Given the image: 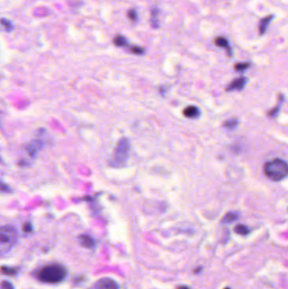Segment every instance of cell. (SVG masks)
Returning a JSON list of instances; mask_svg holds the SVG:
<instances>
[{
  "mask_svg": "<svg viewBox=\"0 0 288 289\" xmlns=\"http://www.w3.org/2000/svg\"><path fill=\"white\" fill-rule=\"evenodd\" d=\"M239 213L235 212H228V214L225 215L223 218H222V224H232L234 223V221H236L239 218Z\"/></svg>",
  "mask_w": 288,
  "mask_h": 289,
  "instance_id": "cell-9",
  "label": "cell"
},
{
  "mask_svg": "<svg viewBox=\"0 0 288 289\" xmlns=\"http://www.w3.org/2000/svg\"><path fill=\"white\" fill-rule=\"evenodd\" d=\"M113 43H114L116 46L118 47L126 46L128 44L127 39L124 38V36H121V35H118V36L115 37L113 39Z\"/></svg>",
  "mask_w": 288,
  "mask_h": 289,
  "instance_id": "cell-12",
  "label": "cell"
},
{
  "mask_svg": "<svg viewBox=\"0 0 288 289\" xmlns=\"http://www.w3.org/2000/svg\"><path fill=\"white\" fill-rule=\"evenodd\" d=\"M264 171L265 175L271 180H283V178L288 177V164L284 160L276 158L265 164Z\"/></svg>",
  "mask_w": 288,
  "mask_h": 289,
  "instance_id": "cell-2",
  "label": "cell"
},
{
  "mask_svg": "<svg viewBox=\"0 0 288 289\" xmlns=\"http://www.w3.org/2000/svg\"><path fill=\"white\" fill-rule=\"evenodd\" d=\"M81 245L86 248H92L94 246V240L88 235H81L80 237Z\"/></svg>",
  "mask_w": 288,
  "mask_h": 289,
  "instance_id": "cell-11",
  "label": "cell"
},
{
  "mask_svg": "<svg viewBox=\"0 0 288 289\" xmlns=\"http://www.w3.org/2000/svg\"><path fill=\"white\" fill-rule=\"evenodd\" d=\"M2 24H3V26H4L6 30L9 32L13 29V25H12L11 22L6 19H2Z\"/></svg>",
  "mask_w": 288,
  "mask_h": 289,
  "instance_id": "cell-19",
  "label": "cell"
},
{
  "mask_svg": "<svg viewBox=\"0 0 288 289\" xmlns=\"http://www.w3.org/2000/svg\"><path fill=\"white\" fill-rule=\"evenodd\" d=\"M130 142L127 139H122L116 147L114 155L112 157V164L115 167L124 166L127 163L130 155Z\"/></svg>",
  "mask_w": 288,
  "mask_h": 289,
  "instance_id": "cell-4",
  "label": "cell"
},
{
  "mask_svg": "<svg viewBox=\"0 0 288 289\" xmlns=\"http://www.w3.org/2000/svg\"><path fill=\"white\" fill-rule=\"evenodd\" d=\"M17 238V232L12 227L3 226L0 231V254L3 256L14 246Z\"/></svg>",
  "mask_w": 288,
  "mask_h": 289,
  "instance_id": "cell-3",
  "label": "cell"
},
{
  "mask_svg": "<svg viewBox=\"0 0 288 289\" xmlns=\"http://www.w3.org/2000/svg\"></svg>",
  "mask_w": 288,
  "mask_h": 289,
  "instance_id": "cell-24",
  "label": "cell"
},
{
  "mask_svg": "<svg viewBox=\"0 0 288 289\" xmlns=\"http://www.w3.org/2000/svg\"><path fill=\"white\" fill-rule=\"evenodd\" d=\"M249 66H250L249 63H239L235 65V69L238 71H244L249 68Z\"/></svg>",
  "mask_w": 288,
  "mask_h": 289,
  "instance_id": "cell-16",
  "label": "cell"
},
{
  "mask_svg": "<svg viewBox=\"0 0 288 289\" xmlns=\"http://www.w3.org/2000/svg\"><path fill=\"white\" fill-rule=\"evenodd\" d=\"M247 83V79L245 77H240L233 80L227 88V91H241Z\"/></svg>",
  "mask_w": 288,
  "mask_h": 289,
  "instance_id": "cell-6",
  "label": "cell"
},
{
  "mask_svg": "<svg viewBox=\"0 0 288 289\" xmlns=\"http://www.w3.org/2000/svg\"><path fill=\"white\" fill-rule=\"evenodd\" d=\"M2 272L5 274H10V275H13L15 273V269H10V268H5V267H2Z\"/></svg>",
  "mask_w": 288,
  "mask_h": 289,
  "instance_id": "cell-21",
  "label": "cell"
},
{
  "mask_svg": "<svg viewBox=\"0 0 288 289\" xmlns=\"http://www.w3.org/2000/svg\"><path fill=\"white\" fill-rule=\"evenodd\" d=\"M238 124H239V121H238V119H236V118H232L230 120H228L227 122H225L224 126L227 129H234L236 128Z\"/></svg>",
  "mask_w": 288,
  "mask_h": 289,
  "instance_id": "cell-15",
  "label": "cell"
},
{
  "mask_svg": "<svg viewBox=\"0 0 288 289\" xmlns=\"http://www.w3.org/2000/svg\"><path fill=\"white\" fill-rule=\"evenodd\" d=\"M178 289H190L188 287L186 286H180L178 288Z\"/></svg>",
  "mask_w": 288,
  "mask_h": 289,
  "instance_id": "cell-23",
  "label": "cell"
},
{
  "mask_svg": "<svg viewBox=\"0 0 288 289\" xmlns=\"http://www.w3.org/2000/svg\"><path fill=\"white\" fill-rule=\"evenodd\" d=\"M215 44H216L217 47H221V48H223V49H226L228 50V55L231 56L232 55V51H231V48L229 46V43H228V41L226 39V38H216L215 40Z\"/></svg>",
  "mask_w": 288,
  "mask_h": 289,
  "instance_id": "cell-8",
  "label": "cell"
},
{
  "mask_svg": "<svg viewBox=\"0 0 288 289\" xmlns=\"http://www.w3.org/2000/svg\"><path fill=\"white\" fill-rule=\"evenodd\" d=\"M1 289H14L12 284L9 282H6V281H3L2 284H1Z\"/></svg>",
  "mask_w": 288,
  "mask_h": 289,
  "instance_id": "cell-20",
  "label": "cell"
},
{
  "mask_svg": "<svg viewBox=\"0 0 288 289\" xmlns=\"http://www.w3.org/2000/svg\"><path fill=\"white\" fill-rule=\"evenodd\" d=\"M184 115H185V117H190V118L199 117V109L194 106L188 107L184 110Z\"/></svg>",
  "mask_w": 288,
  "mask_h": 289,
  "instance_id": "cell-7",
  "label": "cell"
},
{
  "mask_svg": "<svg viewBox=\"0 0 288 289\" xmlns=\"http://www.w3.org/2000/svg\"><path fill=\"white\" fill-rule=\"evenodd\" d=\"M159 10L157 8H154L151 12V20L150 23L152 25L153 27H158V20H157V15H158Z\"/></svg>",
  "mask_w": 288,
  "mask_h": 289,
  "instance_id": "cell-14",
  "label": "cell"
},
{
  "mask_svg": "<svg viewBox=\"0 0 288 289\" xmlns=\"http://www.w3.org/2000/svg\"><path fill=\"white\" fill-rule=\"evenodd\" d=\"M272 19H273V15H269L267 17L264 18L261 20L260 23H259V33L260 34H264L266 32L267 26Z\"/></svg>",
  "mask_w": 288,
  "mask_h": 289,
  "instance_id": "cell-10",
  "label": "cell"
},
{
  "mask_svg": "<svg viewBox=\"0 0 288 289\" xmlns=\"http://www.w3.org/2000/svg\"><path fill=\"white\" fill-rule=\"evenodd\" d=\"M36 276L43 283L58 284L65 278L66 271L59 265H48L38 270Z\"/></svg>",
  "mask_w": 288,
  "mask_h": 289,
  "instance_id": "cell-1",
  "label": "cell"
},
{
  "mask_svg": "<svg viewBox=\"0 0 288 289\" xmlns=\"http://www.w3.org/2000/svg\"><path fill=\"white\" fill-rule=\"evenodd\" d=\"M235 232L238 233V234L240 235H247L249 233L250 230L248 229V227L244 226V225H242V224H240V225H237L235 227Z\"/></svg>",
  "mask_w": 288,
  "mask_h": 289,
  "instance_id": "cell-13",
  "label": "cell"
},
{
  "mask_svg": "<svg viewBox=\"0 0 288 289\" xmlns=\"http://www.w3.org/2000/svg\"><path fill=\"white\" fill-rule=\"evenodd\" d=\"M95 289H119L115 281L111 278H102L95 284Z\"/></svg>",
  "mask_w": 288,
  "mask_h": 289,
  "instance_id": "cell-5",
  "label": "cell"
},
{
  "mask_svg": "<svg viewBox=\"0 0 288 289\" xmlns=\"http://www.w3.org/2000/svg\"><path fill=\"white\" fill-rule=\"evenodd\" d=\"M128 17L130 18V20L135 21L138 18L137 12L135 9H130V11L128 12Z\"/></svg>",
  "mask_w": 288,
  "mask_h": 289,
  "instance_id": "cell-18",
  "label": "cell"
},
{
  "mask_svg": "<svg viewBox=\"0 0 288 289\" xmlns=\"http://www.w3.org/2000/svg\"><path fill=\"white\" fill-rule=\"evenodd\" d=\"M31 230V225L27 224L26 226L24 227V231H30Z\"/></svg>",
  "mask_w": 288,
  "mask_h": 289,
  "instance_id": "cell-22",
  "label": "cell"
},
{
  "mask_svg": "<svg viewBox=\"0 0 288 289\" xmlns=\"http://www.w3.org/2000/svg\"><path fill=\"white\" fill-rule=\"evenodd\" d=\"M130 51L132 52L133 54H135V55H143L144 49L141 48V47L134 46L130 49Z\"/></svg>",
  "mask_w": 288,
  "mask_h": 289,
  "instance_id": "cell-17",
  "label": "cell"
}]
</instances>
